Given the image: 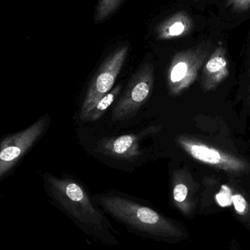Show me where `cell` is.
<instances>
[{
	"label": "cell",
	"mask_w": 250,
	"mask_h": 250,
	"mask_svg": "<svg viewBox=\"0 0 250 250\" xmlns=\"http://www.w3.org/2000/svg\"><path fill=\"white\" fill-rule=\"evenodd\" d=\"M46 118L37 122L23 132L8 138L0 148V179L13 167L45 129Z\"/></svg>",
	"instance_id": "obj_7"
},
{
	"label": "cell",
	"mask_w": 250,
	"mask_h": 250,
	"mask_svg": "<svg viewBox=\"0 0 250 250\" xmlns=\"http://www.w3.org/2000/svg\"><path fill=\"white\" fill-rule=\"evenodd\" d=\"M138 135L134 134L105 138L98 143L96 151L115 158L133 160L141 154Z\"/></svg>",
	"instance_id": "obj_9"
},
{
	"label": "cell",
	"mask_w": 250,
	"mask_h": 250,
	"mask_svg": "<svg viewBox=\"0 0 250 250\" xmlns=\"http://www.w3.org/2000/svg\"><path fill=\"white\" fill-rule=\"evenodd\" d=\"M154 79V66L150 62L144 63L129 80L113 109L111 120L123 121L135 115L149 99Z\"/></svg>",
	"instance_id": "obj_4"
},
{
	"label": "cell",
	"mask_w": 250,
	"mask_h": 250,
	"mask_svg": "<svg viewBox=\"0 0 250 250\" xmlns=\"http://www.w3.org/2000/svg\"><path fill=\"white\" fill-rule=\"evenodd\" d=\"M194 1H198V0H194Z\"/></svg>",
	"instance_id": "obj_18"
},
{
	"label": "cell",
	"mask_w": 250,
	"mask_h": 250,
	"mask_svg": "<svg viewBox=\"0 0 250 250\" xmlns=\"http://www.w3.org/2000/svg\"><path fill=\"white\" fill-rule=\"evenodd\" d=\"M193 28L192 18L185 11H179L160 22L155 27L157 40L170 41L190 33Z\"/></svg>",
	"instance_id": "obj_10"
},
{
	"label": "cell",
	"mask_w": 250,
	"mask_h": 250,
	"mask_svg": "<svg viewBox=\"0 0 250 250\" xmlns=\"http://www.w3.org/2000/svg\"><path fill=\"white\" fill-rule=\"evenodd\" d=\"M190 174L185 169L174 170L173 173V197L176 203L182 205L186 202L189 193Z\"/></svg>",
	"instance_id": "obj_11"
},
{
	"label": "cell",
	"mask_w": 250,
	"mask_h": 250,
	"mask_svg": "<svg viewBox=\"0 0 250 250\" xmlns=\"http://www.w3.org/2000/svg\"><path fill=\"white\" fill-rule=\"evenodd\" d=\"M100 204L126 226L160 239H178L182 232L176 226L154 210L117 196L103 197Z\"/></svg>",
	"instance_id": "obj_1"
},
{
	"label": "cell",
	"mask_w": 250,
	"mask_h": 250,
	"mask_svg": "<svg viewBox=\"0 0 250 250\" xmlns=\"http://www.w3.org/2000/svg\"><path fill=\"white\" fill-rule=\"evenodd\" d=\"M122 90L121 85H117L111 89L108 94L98 101L95 106L88 113L85 118V122H95L104 115L105 111L110 108L115 101L116 98L120 95Z\"/></svg>",
	"instance_id": "obj_12"
},
{
	"label": "cell",
	"mask_w": 250,
	"mask_h": 250,
	"mask_svg": "<svg viewBox=\"0 0 250 250\" xmlns=\"http://www.w3.org/2000/svg\"><path fill=\"white\" fill-rule=\"evenodd\" d=\"M201 76V87L205 92L214 90L229 75L226 50L220 45L204 63Z\"/></svg>",
	"instance_id": "obj_8"
},
{
	"label": "cell",
	"mask_w": 250,
	"mask_h": 250,
	"mask_svg": "<svg viewBox=\"0 0 250 250\" xmlns=\"http://www.w3.org/2000/svg\"><path fill=\"white\" fill-rule=\"evenodd\" d=\"M123 0H98L94 14L95 23H101L108 19L118 8Z\"/></svg>",
	"instance_id": "obj_13"
},
{
	"label": "cell",
	"mask_w": 250,
	"mask_h": 250,
	"mask_svg": "<svg viewBox=\"0 0 250 250\" xmlns=\"http://www.w3.org/2000/svg\"><path fill=\"white\" fill-rule=\"evenodd\" d=\"M216 199L221 207L230 206L232 204V195L229 188L223 186L222 190L216 195Z\"/></svg>",
	"instance_id": "obj_15"
},
{
	"label": "cell",
	"mask_w": 250,
	"mask_h": 250,
	"mask_svg": "<svg viewBox=\"0 0 250 250\" xmlns=\"http://www.w3.org/2000/svg\"><path fill=\"white\" fill-rule=\"evenodd\" d=\"M246 93H245V108L248 109L250 116V67L249 69V76H248V83H247Z\"/></svg>",
	"instance_id": "obj_17"
},
{
	"label": "cell",
	"mask_w": 250,
	"mask_h": 250,
	"mask_svg": "<svg viewBox=\"0 0 250 250\" xmlns=\"http://www.w3.org/2000/svg\"><path fill=\"white\" fill-rule=\"evenodd\" d=\"M177 144L190 157L201 163L230 173H245L250 169L245 160L220 151L189 137L179 136Z\"/></svg>",
	"instance_id": "obj_6"
},
{
	"label": "cell",
	"mask_w": 250,
	"mask_h": 250,
	"mask_svg": "<svg viewBox=\"0 0 250 250\" xmlns=\"http://www.w3.org/2000/svg\"><path fill=\"white\" fill-rule=\"evenodd\" d=\"M210 49L211 43L204 42L179 51L173 56L166 76V83L170 96H179L192 86L208 59Z\"/></svg>",
	"instance_id": "obj_3"
},
{
	"label": "cell",
	"mask_w": 250,
	"mask_h": 250,
	"mask_svg": "<svg viewBox=\"0 0 250 250\" xmlns=\"http://www.w3.org/2000/svg\"><path fill=\"white\" fill-rule=\"evenodd\" d=\"M50 195L56 204L74 220L94 229L102 230L105 218L95 208L84 189L70 179H60L54 176L46 178Z\"/></svg>",
	"instance_id": "obj_2"
},
{
	"label": "cell",
	"mask_w": 250,
	"mask_h": 250,
	"mask_svg": "<svg viewBox=\"0 0 250 250\" xmlns=\"http://www.w3.org/2000/svg\"><path fill=\"white\" fill-rule=\"evenodd\" d=\"M226 6L235 13H242L250 10V0H226Z\"/></svg>",
	"instance_id": "obj_14"
},
{
	"label": "cell",
	"mask_w": 250,
	"mask_h": 250,
	"mask_svg": "<svg viewBox=\"0 0 250 250\" xmlns=\"http://www.w3.org/2000/svg\"><path fill=\"white\" fill-rule=\"evenodd\" d=\"M129 48L126 45L111 53L101 64L94 76L82 104L81 120L84 121L88 113L103 97L112 89L127 57Z\"/></svg>",
	"instance_id": "obj_5"
},
{
	"label": "cell",
	"mask_w": 250,
	"mask_h": 250,
	"mask_svg": "<svg viewBox=\"0 0 250 250\" xmlns=\"http://www.w3.org/2000/svg\"><path fill=\"white\" fill-rule=\"evenodd\" d=\"M232 203L234 205L235 208L239 213H243L247 208V201L242 195H236L232 196Z\"/></svg>",
	"instance_id": "obj_16"
}]
</instances>
